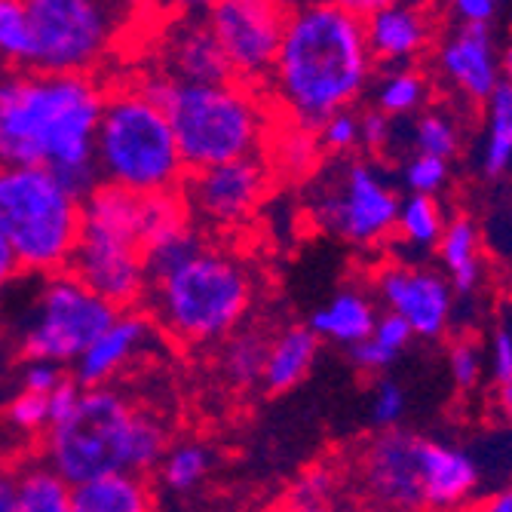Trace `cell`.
I'll use <instances>...</instances> for the list:
<instances>
[{"label": "cell", "mask_w": 512, "mask_h": 512, "mask_svg": "<svg viewBox=\"0 0 512 512\" xmlns=\"http://www.w3.org/2000/svg\"><path fill=\"white\" fill-rule=\"evenodd\" d=\"M108 86L96 74H0V166L53 172L86 197L99 184L92 151Z\"/></svg>", "instance_id": "1"}, {"label": "cell", "mask_w": 512, "mask_h": 512, "mask_svg": "<svg viewBox=\"0 0 512 512\" xmlns=\"http://www.w3.org/2000/svg\"><path fill=\"white\" fill-rule=\"evenodd\" d=\"M375 71L362 19L347 4L289 7L283 40L264 86L279 120L307 129L353 111Z\"/></svg>", "instance_id": "2"}, {"label": "cell", "mask_w": 512, "mask_h": 512, "mask_svg": "<svg viewBox=\"0 0 512 512\" xmlns=\"http://www.w3.org/2000/svg\"><path fill=\"white\" fill-rule=\"evenodd\" d=\"M163 417L114 387H80L74 408L40 436V460L71 488L105 476H145L169 448Z\"/></svg>", "instance_id": "3"}, {"label": "cell", "mask_w": 512, "mask_h": 512, "mask_svg": "<svg viewBox=\"0 0 512 512\" xmlns=\"http://www.w3.org/2000/svg\"><path fill=\"white\" fill-rule=\"evenodd\" d=\"M145 96L166 111L178 154L188 172L264 154L276 114L264 89L227 83H175L163 71L135 80Z\"/></svg>", "instance_id": "4"}, {"label": "cell", "mask_w": 512, "mask_h": 512, "mask_svg": "<svg viewBox=\"0 0 512 512\" xmlns=\"http://www.w3.org/2000/svg\"><path fill=\"white\" fill-rule=\"evenodd\" d=\"M258 286L252 267L206 243L197 255L148 283L145 313L184 347H218L246 325Z\"/></svg>", "instance_id": "5"}, {"label": "cell", "mask_w": 512, "mask_h": 512, "mask_svg": "<svg viewBox=\"0 0 512 512\" xmlns=\"http://www.w3.org/2000/svg\"><path fill=\"white\" fill-rule=\"evenodd\" d=\"M92 163L102 184L132 197L175 194L188 178L166 111L157 108L135 80L108 89Z\"/></svg>", "instance_id": "6"}, {"label": "cell", "mask_w": 512, "mask_h": 512, "mask_svg": "<svg viewBox=\"0 0 512 512\" xmlns=\"http://www.w3.org/2000/svg\"><path fill=\"white\" fill-rule=\"evenodd\" d=\"M80 200L46 169L0 166V237L22 273L68 270L80 240Z\"/></svg>", "instance_id": "7"}, {"label": "cell", "mask_w": 512, "mask_h": 512, "mask_svg": "<svg viewBox=\"0 0 512 512\" xmlns=\"http://www.w3.org/2000/svg\"><path fill=\"white\" fill-rule=\"evenodd\" d=\"M68 273L117 313L145 304L148 270L138 240V197L99 181L80 200V240Z\"/></svg>", "instance_id": "8"}, {"label": "cell", "mask_w": 512, "mask_h": 512, "mask_svg": "<svg viewBox=\"0 0 512 512\" xmlns=\"http://www.w3.org/2000/svg\"><path fill=\"white\" fill-rule=\"evenodd\" d=\"M399 203L396 184L375 160L344 157L316 172L307 212L341 243L375 249L393 237Z\"/></svg>", "instance_id": "9"}, {"label": "cell", "mask_w": 512, "mask_h": 512, "mask_svg": "<svg viewBox=\"0 0 512 512\" xmlns=\"http://www.w3.org/2000/svg\"><path fill=\"white\" fill-rule=\"evenodd\" d=\"M117 310L92 295L68 270L37 276L16 322V350L25 359L71 368L77 356L114 322Z\"/></svg>", "instance_id": "10"}, {"label": "cell", "mask_w": 512, "mask_h": 512, "mask_svg": "<svg viewBox=\"0 0 512 512\" xmlns=\"http://www.w3.org/2000/svg\"><path fill=\"white\" fill-rule=\"evenodd\" d=\"M31 56L25 71L96 74L120 19L99 0H25Z\"/></svg>", "instance_id": "11"}, {"label": "cell", "mask_w": 512, "mask_h": 512, "mask_svg": "<svg viewBox=\"0 0 512 512\" xmlns=\"http://www.w3.org/2000/svg\"><path fill=\"white\" fill-rule=\"evenodd\" d=\"M421 445V436L402 427L362 442L347 467V482H353L365 506L378 512H427Z\"/></svg>", "instance_id": "12"}, {"label": "cell", "mask_w": 512, "mask_h": 512, "mask_svg": "<svg viewBox=\"0 0 512 512\" xmlns=\"http://www.w3.org/2000/svg\"><path fill=\"white\" fill-rule=\"evenodd\" d=\"M289 7L270 0H218L203 19L227 62L230 80L264 89L283 40Z\"/></svg>", "instance_id": "13"}, {"label": "cell", "mask_w": 512, "mask_h": 512, "mask_svg": "<svg viewBox=\"0 0 512 512\" xmlns=\"http://www.w3.org/2000/svg\"><path fill=\"white\" fill-rule=\"evenodd\" d=\"M273 184V172L267 160L243 157L212 169L188 172L181 184V200L188 206L194 224L212 230H234L243 227L267 200Z\"/></svg>", "instance_id": "14"}, {"label": "cell", "mask_w": 512, "mask_h": 512, "mask_svg": "<svg viewBox=\"0 0 512 512\" xmlns=\"http://www.w3.org/2000/svg\"><path fill=\"white\" fill-rule=\"evenodd\" d=\"M371 289L384 313L402 319L414 338L439 341L448 335L457 298L439 270L408 261H384L371 273Z\"/></svg>", "instance_id": "15"}, {"label": "cell", "mask_w": 512, "mask_h": 512, "mask_svg": "<svg viewBox=\"0 0 512 512\" xmlns=\"http://www.w3.org/2000/svg\"><path fill=\"white\" fill-rule=\"evenodd\" d=\"M436 74L457 89L463 99L485 105L491 92L503 83L500 77V50L488 25H457L439 31L433 46Z\"/></svg>", "instance_id": "16"}, {"label": "cell", "mask_w": 512, "mask_h": 512, "mask_svg": "<svg viewBox=\"0 0 512 512\" xmlns=\"http://www.w3.org/2000/svg\"><path fill=\"white\" fill-rule=\"evenodd\" d=\"M365 43L375 65L411 68L421 56H427L442 31L436 10L417 4H375L365 19Z\"/></svg>", "instance_id": "17"}, {"label": "cell", "mask_w": 512, "mask_h": 512, "mask_svg": "<svg viewBox=\"0 0 512 512\" xmlns=\"http://www.w3.org/2000/svg\"><path fill=\"white\" fill-rule=\"evenodd\" d=\"M154 341L151 316L138 310H123L108 329L92 341L71 365V381L77 387H108L123 368H129Z\"/></svg>", "instance_id": "18"}, {"label": "cell", "mask_w": 512, "mask_h": 512, "mask_svg": "<svg viewBox=\"0 0 512 512\" xmlns=\"http://www.w3.org/2000/svg\"><path fill=\"white\" fill-rule=\"evenodd\" d=\"M421 479H424L427 512H451L473 500L482 482V470H479V460L470 451L424 439Z\"/></svg>", "instance_id": "19"}, {"label": "cell", "mask_w": 512, "mask_h": 512, "mask_svg": "<svg viewBox=\"0 0 512 512\" xmlns=\"http://www.w3.org/2000/svg\"><path fill=\"white\" fill-rule=\"evenodd\" d=\"M175 83H227L230 71L206 19H181L163 40V65L157 68Z\"/></svg>", "instance_id": "20"}, {"label": "cell", "mask_w": 512, "mask_h": 512, "mask_svg": "<svg viewBox=\"0 0 512 512\" xmlns=\"http://www.w3.org/2000/svg\"><path fill=\"white\" fill-rule=\"evenodd\" d=\"M378 316H381V310H378L375 295H368L359 286H344L322 307L313 310L307 329L319 338V344L325 341V344L353 350L356 344H362L371 335Z\"/></svg>", "instance_id": "21"}, {"label": "cell", "mask_w": 512, "mask_h": 512, "mask_svg": "<svg viewBox=\"0 0 512 512\" xmlns=\"http://www.w3.org/2000/svg\"><path fill=\"white\" fill-rule=\"evenodd\" d=\"M436 258L442 264L439 273L448 279L454 298H470L479 292L482 276H485L482 230L467 212L448 218L445 234L436 246Z\"/></svg>", "instance_id": "22"}, {"label": "cell", "mask_w": 512, "mask_h": 512, "mask_svg": "<svg viewBox=\"0 0 512 512\" xmlns=\"http://www.w3.org/2000/svg\"><path fill=\"white\" fill-rule=\"evenodd\" d=\"M319 338L307 329V325H286L276 335H270L267 359H264V375L261 384L267 393H289L298 387L316 362Z\"/></svg>", "instance_id": "23"}, {"label": "cell", "mask_w": 512, "mask_h": 512, "mask_svg": "<svg viewBox=\"0 0 512 512\" xmlns=\"http://www.w3.org/2000/svg\"><path fill=\"white\" fill-rule=\"evenodd\" d=\"M270 166L273 175L279 178H289V181H301L319 172L322 166V148H319V138L316 129L289 123V120H279L267 138L264 154H261Z\"/></svg>", "instance_id": "24"}, {"label": "cell", "mask_w": 512, "mask_h": 512, "mask_svg": "<svg viewBox=\"0 0 512 512\" xmlns=\"http://www.w3.org/2000/svg\"><path fill=\"white\" fill-rule=\"evenodd\" d=\"M74 512H154V491L145 476L120 473L74 488Z\"/></svg>", "instance_id": "25"}, {"label": "cell", "mask_w": 512, "mask_h": 512, "mask_svg": "<svg viewBox=\"0 0 512 512\" xmlns=\"http://www.w3.org/2000/svg\"><path fill=\"white\" fill-rule=\"evenodd\" d=\"M16 512H74V488L40 457L16 463Z\"/></svg>", "instance_id": "26"}, {"label": "cell", "mask_w": 512, "mask_h": 512, "mask_svg": "<svg viewBox=\"0 0 512 512\" xmlns=\"http://www.w3.org/2000/svg\"><path fill=\"white\" fill-rule=\"evenodd\" d=\"M267 344L270 335L255 325H243L230 338L218 344V368L230 387L249 390L261 384L264 375V359H267Z\"/></svg>", "instance_id": "27"}, {"label": "cell", "mask_w": 512, "mask_h": 512, "mask_svg": "<svg viewBox=\"0 0 512 512\" xmlns=\"http://www.w3.org/2000/svg\"><path fill=\"white\" fill-rule=\"evenodd\" d=\"M482 108H485L482 175L494 181L512 169V86L500 83Z\"/></svg>", "instance_id": "28"}, {"label": "cell", "mask_w": 512, "mask_h": 512, "mask_svg": "<svg viewBox=\"0 0 512 512\" xmlns=\"http://www.w3.org/2000/svg\"><path fill=\"white\" fill-rule=\"evenodd\" d=\"M445 209L436 197H417L408 194L399 203V215H396V230L393 237L411 249V252H436L442 234H445Z\"/></svg>", "instance_id": "29"}, {"label": "cell", "mask_w": 512, "mask_h": 512, "mask_svg": "<svg viewBox=\"0 0 512 512\" xmlns=\"http://www.w3.org/2000/svg\"><path fill=\"white\" fill-rule=\"evenodd\" d=\"M430 77L424 71L411 68H393L378 86H375V111H381L390 120L417 117L430 105Z\"/></svg>", "instance_id": "30"}, {"label": "cell", "mask_w": 512, "mask_h": 512, "mask_svg": "<svg viewBox=\"0 0 512 512\" xmlns=\"http://www.w3.org/2000/svg\"><path fill=\"white\" fill-rule=\"evenodd\" d=\"M411 341L414 335L402 319H396L393 313H381L371 335L350 350V362L359 371H365V375H381L405 353Z\"/></svg>", "instance_id": "31"}, {"label": "cell", "mask_w": 512, "mask_h": 512, "mask_svg": "<svg viewBox=\"0 0 512 512\" xmlns=\"http://www.w3.org/2000/svg\"><path fill=\"white\" fill-rule=\"evenodd\" d=\"M191 227H194V218L181 200V191L138 197V240H142V249L163 243L169 237H178Z\"/></svg>", "instance_id": "32"}, {"label": "cell", "mask_w": 512, "mask_h": 512, "mask_svg": "<svg viewBox=\"0 0 512 512\" xmlns=\"http://www.w3.org/2000/svg\"><path fill=\"white\" fill-rule=\"evenodd\" d=\"M212 463H215V457H212L209 445L188 439V442H172L166 448L157 473H160V482L172 494H191L209 479Z\"/></svg>", "instance_id": "33"}, {"label": "cell", "mask_w": 512, "mask_h": 512, "mask_svg": "<svg viewBox=\"0 0 512 512\" xmlns=\"http://www.w3.org/2000/svg\"><path fill=\"white\" fill-rule=\"evenodd\" d=\"M408 145H411V154H427V157H439L451 163V157L460 151V126L454 123L451 114L427 108L417 117H411Z\"/></svg>", "instance_id": "34"}, {"label": "cell", "mask_w": 512, "mask_h": 512, "mask_svg": "<svg viewBox=\"0 0 512 512\" xmlns=\"http://www.w3.org/2000/svg\"><path fill=\"white\" fill-rule=\"evenodd\" d=\"M31 56V31L25 16V0H0V65L25 71Z\"/></svg>", "instance_id": "35"}, {"label": "cell", "mask_w": 512, "mask_h": 512, "mask_svg": "<svg viewBox=\"0 0 512 512\" xmlns=\"http://www.w3.org/2000/svg\"><path fill=\"white\" fill-rule=\"evenodd\" d=\"M344 482H347V473L338 467V463L319 460L295 479V485L289 488L286 497H292L298 503H313V506H338Z\"/></svg>", "instance_id": "36"}, {"label": "cell", "mask_w": 512, "mask_h": 512, "mask_svg": "<svg viewBox=\"0 0 512 512\" xmlns=\"http://www.w3.org/2000/svg\"><path fill=\"white\" fill-rule=\"evenodd\" d=\"M448 178H451V163L439 157L408 154L402 166V184L408 188V194L417 197H439L442 188H448Z\"/></svg>", "instance_id": "37"}, {"label": "cell", "mask_w": 512, "mask_h": 512, "mask_svg": "<svg viewBox=\"0 0 512 512\" xmlns=\"http://www.w3.org/2000/svg\"><path fill=\"white\" fill-rule=\"evenodd\" d=\"M448 368H451V378H454L457 390H463V393L476 390L485 375V353H482L479 341L470 335H457L448 347Z\"/></svg>", "instance_id": "38"}, {"label": "cell", "mask_w": 512, "mask_h": 512, "mask_svg": "<svg viewBox=\"0 0 512 512\" xmlns=\"http://www.w3.org/2000/svg\"><path fill=\"white\" fill-rule=\"evenodd\" d=\"M4 417H7V424L16 433L43 436L46 427H50V402H46V396H34V393L16 390L10 396V402L4 405Z\"/></svg>", "instance_id": "39"}, {"label": "cell", "mask_w": 512, "mask_h": 512, "mask_svg": "<svg viewBox=\"0 0 512 512\" xmlns=\"http://www.w3.org/2000/svg\"><path fill=\"white\" fill-rule=\"evenodd\" d=\"M316 138L322 154L329 157H350L359 148V114L356 111H341L335 117H329L322 126H316Z\"/></svg>", "instance_id": "40"}, {"label": "cell", "mask_w": 512, "mask_h": 512, "mask_svg": "<svg viewBox=\"0 0 512 512\" xmlns=\"http://www.w3.org/2000/svg\"><path fill=\"white\" fill-rule=\"evenodd\" d=\"M405 408H408V399H405V390L393 381V378H378L375 381V390H371V424L381 430H396L405 417Z\"/></svg>", "instance_id": "41"}, {"label": "cell", "mask_w": 512, "mask_h": 512, "mask_svg": "<svg viewBox=\"0 0 512 512\" xmlns=\"http://www.w3.org/2000/svg\"><path fill=\"white\" fill-rule=\"evenodd\" d=\"M485 365H488V371H491L494 387L512 381V313H506V316H500V319L494 322Z\"/></svg>", "instance_id": "42"}, {"label": "cell", "mask_w": 512, "mask_h": 512, "mask_svg": "<svg viewBox=\"0 0 512 512\" xmlns=\"http://www.w3.org/2000/svg\"><path fill=\"white\" fill-rule=\"evenodd\" d=\"M65 378H68V371L62 365L25 359L22 368H19V390L22 393H34V396H50Z\"/></svg>", "instance_id": "43"}, {"label": "cell", "mask_w": 512, "mask_h": 512, "mask_svg": "<svg viewBox=\"0 0 512 512\" xmlns=\"http://www.w3.org/2000/svg\"><path fill=\"white\" fill-rule=\"evenodd\" d=\"M393 142H396V123L390 117H384L375 108L359 114V148H365L368 154H381Z\"/></svg>", "instance_id": "44"}, {"label": "cell", "mask_w": 512, "mask_h": 512, "mask_svg": "<svg viewBox=\"0 0 512 512\" xmlns=\"http://www.w3.org/2000/svg\"><path fill=\"white\" fill-rule=\"evenodd\" d=\"M497 4L494 0H457V4L448 7L451 13V22L457 25H494V16H497Z\"/></svg>", "instance_id": "45"}, {"label": "cell", "mask_w": 512, "mask_h": 512, "mask_svg": "<svg viewBox=\"0 0 512 512\" xmlns=\"http://www.w3.org/2000/svg\"><path fill=\"white\" fill-rule=\"evenodd\" d=\"M77 396H80V387H77V384L71 381V375H68L50 396H46V402H50V424L59 421V417H65V414L74 408Z\"/></svg>", "instance_id": "46"}, {"label": "cell", "mask_w": 512, "mask_h": 512, "mask_svg": "<svg viewBox=\"0 0 512 512\" xmlns=\"http://www.w3.org/2000/svg\"><path fill=\"white\" fill-rule=\"evenodd\" d=\"M467 512H512V482H506L503 488L485 494L482 500L470 503Z\"/></svg>", "instance_id": "47"}, {"label": "cell", "mask_w": 512, "mask_h": 512, "mask_svg": "<svg viewBox=\"0 0 512 512\" xmlns=\"http://www.w3.org/2000/svg\"><path fill=\"white\" fill-rule=\"evenodd\" d=\"M19 276H22V270H19L13 252H10V246L4 243V237H0V295H4Z\"/></svg>", "instance_id": "48"}, {"label": "cell", "mask_w": 512, "mask_h": 512, "mask_svg": "<svg viewBox=\"0 0 512 512\" xmlns=\"http://www.w3.org/2000/svg\"><path fill=\"white\" fill-rule=\"evenodd\" d=\"M0 512H16V473L10 463H0Z\"/></svg>", "instance_id": "49"}, {"label": "cell", "mask_w": 512, "mask_h": 512, "mask_svg": "<svg viewBox=\"0 0 512 512\" xmlns=\"http://www.w3.org/2000/svg\"><path fill=\"white\" fill-rule=\"evenodd\" d=\"M494 414L500 417L503 424H512V381L494 387Z\"/></svg>", "instance_id": "50"}, {"label": "cell", "mask_w": 512, "mask_h": 512, "mask_svg": "<svg viewBox=\"0 0 512 512\" xmlns=\"http://www.w3.org/2000/svg\"><path fill=\"white\" fill-rule=\"evenodd\" d=\"M264 512H341L338 506H313V503H298L292 497H283L279 503H273L270 509Z\"/></svg>", "instance_id": "51"}, {"label": "cell", "mask_w": 512, "mask_h": 512, "mask_svg": "<svg viewBox=\"0 0 512 512\" xmlns=\"http://www.w3.org/2000/svg\"><path fill=\"white\" fill-rule=\"evenodd\" d=\"M500 77L506 86H512V34L509 40L503 43V50H500Z\"/></svg>", "instance_id": "52"}, {"label": "cell", "mask_w": 512, "mask_h": 512, "mask_svg": "<svg viewBox=\"0 0 512 512\" xmlns=\"http://www.w3.org/2000/svg\"><path fill=\"white\" fill-rule=\"evenodd\" d=\"M353 512H378V509H371V506H359V509H353Z\"/></svg>", "instance_id": "53"}]
</instances>
